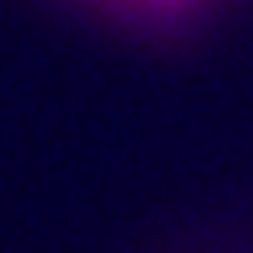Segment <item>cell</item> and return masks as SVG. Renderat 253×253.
<instances>
[{"mask_svg": "<svg viewBox=\"0 0 253 253\" xmlns=\"http://www.w3.org/2000/svg\"><path fill=\"white\" fill-rule=\"evenodd\" d=\"M87 4L129 21V25L178 29V25H191V21L208 17L216 4H224V0H87Z\"/></svg>", "mask_w": 253, "mask_h": 253, "instance_id": "obj_1", "label": "cell"}]
</instances>
